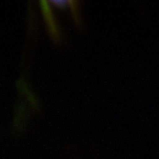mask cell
Wrapping results in <instances>:
<instances>
[{
  "label": "cell",
  "instance_id": "obj_3",
  "mask_svg": "<svg viewBox=\"0 0 159 159\" xmlns=\"http://www.w3.org/2000/svg\"><path fill=\"white\" fill-rule=\"evenodd\" d=\"M69 5L70 6L71 10V13H72L73 17L75 22L77 25H80V13H79V2L72 1V0H69Z\"/></svg>",
  "mask_w": 159,
  "mask_h": 159
},
{
  "label": "cell",
  "instance_id": "obj_2",
  "mask_svg": "<svg viewBox=\"0 0 159 159\" xmlns=\"http://www.w3.org/2000/svg\"><path fill=\"white\" fill-rule=\"evenodd\" d=\"M18 87H19L20 91L23 94H25L27 97V98L28 99V100L30 102L32 106L34 108H39V104H38V102L35 99L34 95H33V93L31 92L30 90H29L28 88H27V85H26L25 81L23 80L22 79H20L19 81H18Z\"/></svg>",
  "mask_w": 159,
  "mask_h": 159
},
{
  "label": "cell",
  "instance_id": "obj_1",
  "mask_svg": "<svg viewBox=\"0 0 159 159\" xmlns=\"http://www.w3.org/2000/svg\"><path fill=\"white\" fill-rule=\"evenodd\" d=\"M49 2L47 1H40L41 8L42 10L43 16L47 24L49 33L51 35L52 38L56 42L61 41V33L58 30L56 21H55L54 14L52 11L51 7L49 5Z\"/></svg>",
  "mask_w": 159,
  "mask_h": 159
},
{
  "label": "cell",
  "instance_id": "obj_4",
  "mask_svg": "<svg viewBox=\"0 0 159 159\" xmlns=\"http://www.w3.org/2000/svg\"><path fill=\"white\" fill-rule=\"evenodd\" d=\"M49 2L53 4L55 6L61 9L64 8L67 5H69V0H51Z\"/></svg>",
  "mask_w": 159,
  "mask_h": 159
}]
</instances>
